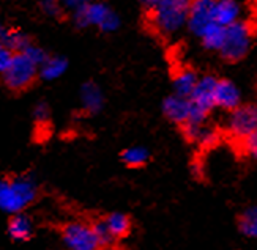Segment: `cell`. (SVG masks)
<instances>
[{
	"label": "cell",
	"mask_w": 257,
	"mask_h": 250,
	"mask_svg": "<svg viewBox=\"0 0 257 250\" xmlns=\"http://www.w3.org/2000/svg\"><path fill=\"white\" fill-rule=\"evenodd\" d=\"M41 195V186L33 172L7 173L0 176V212L7 217L29 211Z\"/></svg>",
	"instance_id": "6da1fadb"
},
{
	"label": "cell",
	"mask_w": 257,
	"mask_h": 250,
	"mask_svg": "<svg viewBox=\"0 0 257 250\" xmlns=\"http://www.w3.org/2000/svg\"><path fill=\"white\" fill-rule=\"evenodd\" d=\"M191 0H161L149 11V24L160 37H172L188 26Z\"/></svg>",
	"instance_id": "7a4b0ae2"
},
{
	"label": "cell",
	"mask_w": 257,
	"mask_h": 250,
	"mask_svg": "<svg viewBox=\"0 0 257 250\" xmlns=\"http://www.w3.org/2000/svg\"><path fill=\"white\" fill-rule=\"evenodd\" d=\"M40 82V65L24 52H15L13 60L0 74V84L8 93L24 95Z\"/></svg>",
	"instance_id": "3957f363"
},
{
	"label": "cell",
	"mask_w": 257,
	"mask_h": 250,
	"mask_svg": "<svg viewBox=\"0 0 257 250\" xmlns=\"http://www.w3.org/2000/svg\"><path fill=\"white\" fill-rule=\"evenodd\" d=\"M68 18L76 29L85 30L93 27L98 32L106 33V35L115 33L121 26V19L118 13L109 4L103 2V0H92L84 8L70 15Z\"/></svg>",
	"instance_id": "277c9868"
},
{
	"label": "cell",
	"mask_w": 257,
	"mask_h": 250,
	"mask_svg": "<svg viewBox=\"0 0 257 250\" xmlns=\"http://www.w3.org/2000/svg\"><path fill=\"white\" fill-rule=\"evenodd\" d=\"M254 40V27L246 21H237L226 27L224 43L219 49V57L226 62H240L248 55Z\"/></svg>",
	"instance_id": "5b68a950"
},
{
	"label": "cell",
	"mask_w": 257,
	"mask_h": 250,
	"mask_svg": "<svg viewBox=\"0 0 257 250\" xmlns=\"http://www.w3.org/2000/svg\"><path fill=\"white\" fill-rule=\"evenodd\" d=\"M218 77L205 74L199 76V81L193 90L191 96V117L186 124H202L208 121V115L211 110L216 109L215 106V87ZM185 126V124H183Z\"/></svg>",
	"instance_id": "8992f818"
},
{
	"label": "cell",
	"mask_w": 257,
	"mask_h": 250,
	"mask_svg": "<svg viewBox=\"0 0 257 250\" xmlns=\"http://www.w3.org/2000/svg\"><path fill=\"white\" fill-rule=\"evenodd\" d=\"M60 241L70 250H98L101 248L99 239L92 223L82 220H71L62 225Z\"/></svg>",
	"instance_id": "52a82bcc"
},
{
	"label": "cell",
	"mask_w": 257,
	"mask_h": 250,
	"mask_svg": "<svg viewBox=\"0 0 257 250\" xmlns=\"http://www.w3.org/2000/svg\"><path fill=\"white\" fill-rule=\"evenodd\" d=\"M226 132L232 139L241 142L257 129V106L240 104L237 109L229 112L226 118Z\"/></svg>",
	"instance_id": "ba28073f"
},
{
	"label": "cell",
	"mask_w": 257,
	"mask_h": 250,
	"mask_svg": "<svg viewBox=\"0 0 257 250\" xmlns=\"http://www.w3.org/2000/svg\"><path fill=\"white\" fill-rule=\"evenodd\" d=\"M7 237L11 242H29L37 233V223L29 211H21L8 215L5 225Z\"/></svg>",
	"instance_id": "9c48e42d"
},
{
	"label": "cell",
	"mask_w": 257,
	"mask_h": 250,
	"mask_svg": "<svg viewBox=\"0 0 257 250\" xmlns=\"http://www.w3.org/2000/svg\"><path fill=\"white\" fill-rule=\"evenodd\" d=\"M211 24H215V0H191L186 29L199 38Z\"/></svg>",
	"instance_id": "30bf717a"
},
{
	"label": "cell",
	"mask_w": 257,
	"mask_h": 250,
	"mask_svg": "<svg viewBox=\"0 0 257 250\" xmlns=\"http://www.w3.org/2000/svg\"><path fill=\"white\" fill-rule=\"evenodd\" d=\"M79 106L85 115H98L106 106L103 88L95 81H87L79 87Z\"/></svg>",
	"instance_id": "8fae6325"
},
{
	"label": "cell",
	"mask_w": 257,
	"mask_h": 250,
	"mask_svg": "<svg viewBox=\"0 0 257 250\" xmlns=\"http://www.w3.org/2000/svg\"><path fill=\"white\" fill-rule=\"evenodd\" d=\"M163 115L174 124L178 126H183L188 123L189 117H191V99L172 93L167 98H164L163 104H161Z\"/></svg>",
	"instance_id": "7c38bea8"
},
{
	"label": "cell",
	"mask_w": 257,
	"mask_h": 250,
	"mask_svg": "<svg viewBox=\"0 0 257 250\" xmlns=\"http://www.w3.org/2000/svg\"><path fill=\"white\" fill-rule=\"evenodd\" d=\"M182 128H183L185 137L189 142L197 143L200 148H205V150L213 148L221 139L219 131L213 126H208V121L202 124H185Z\"/></svg>",
	"instance_id": "4fadbf2b"
},
{
	"label": "cell",
	"mask_w": 257,
	"mask_h": 250,
	"mask_svg": "<svg viewBox=\"0 0 257 250\" xmlns=\"http://www.w3.org/2000/svg\"><path fill=\"white\" fill-rule=\"evenodd\" d=\"M241 104L240 88L229 79H218L215 87V106L226 112L237 109Z\"/></svg>",
	"instance_id": "5bb4252c"
},
{
	"label": "cell",
	"mask_w": 257,
	"mask_h": 250,
	"mask_svg": "<svg viewBox=\"0 0 257 250\" xmlns=\"http://www.w3.org/2000/svg\"><path fill=\"white\" fill-rule=\"evenodd\" d=\"M70 68V60L62 54H49L48 59L40 65V82H57Z\"/></svg>",
	"instance_id": "9a60e30c"
},
{
	"label": "cell",
	"mask_w": 257,
	"mask_h": 250,
	"mask_svg": "<svg viewBox=\"0 0 257 250\" xmlns=\"http://www.w3.org/2000/svg\"><path fill=\"white\" fill-rule=\"evenodd\" d=\"M241 18V5L238 0H215V22L222 27L235 24Z\"/></svg>",
	"instance_id": "2e32d148"
},
{
	"label": "cell",
	"mask_w": 257,
	"mask_h": 250,
	"mask_svg": "<svg viewBox=\"0 0 257 250\" xmlns=\"http://www.w3.org/2000/svg\"><path fill=\"white\" fill-rule=\"evenodd\" d=\"M104 222L107 225L109 233L112 234L115 241L125 239V237L131 233V219L125 212H110L104 215Z\"/></svg>",
	"instance_id": "e0dca14e"
},
{
	"label": "cell",
	"mask_w": 257,
	"mask_h": 250,
	"mask_svg": "<svg viewBox=\"0 0 257 250\" xmlns=\"http://www.w3.org/2000/svg\"><path fill=\"white\" fill-rule=\"evenodd\" d=\"M197 81H199L197 73H194L193 70H189V68H183V70L177 71L174 74V79H172L174 93L189 98L193 93L196 84H197Z\"/></svg>",
	"instance_id": "ac0fdd59"
},
{
	"label": "cell",
	"mask_w": 257,
	"mask_h": 250,
	"mask_svg": "<svg viewBox=\"0 0 257 250\" xmlns=\"http://www.w3.org/2000/svg\"><path fill=\"white\" fill-rule=\"evenodd\" d=\"M150 150L141 145H133L128 146L120 153V161L123 162L128 168H141L147 165L150 161Z\"/></svg>",
	"instance_id": "d6986e66"
},
{
	"label": "cell",
	"mask_w": 257,
	"mask_h": 250,
	"mask_svg": "<svg viewBox=\"0 0 257 250\" xmlns=\"http://www.w3.org/2000/svg\"><path fill=\"white\" fill-rule=\"evenodd\" d=\"M224 33H226V27H222L219 24H211L210 27H207L202 33H200V43L207 51L211 52H219L222 43H224Z\"/></svg>",
	"instance_id": "ffe728a7"
},
{
	"label": "cell",
	"mask_w": 257,
	"mask_h": 250,
	"mask_svg": "<svg viewBox=\"0 0 257 250\" xmlns=\"http://www.w3.org/2000/svg\"><path fill=\"white\" fill-rule=\"evenodd\" d=\"M32 121L38 131H46L44 128L51 126L52 121V109L46 99H38L32 107Z\"/></svg>",
	"instance_id": "44dd1931"
},
{
	"label": "cell",
	"mask_w": 257,
	"mask_h": 250,
	"mask_svg": "<svg viewBox=\"0 0 257 250\" xmlns=\"http://www.w3.org/2000/svg\"><path fill=\"white\" fill-rule=\"evenodd\" d=\"M238 230L249 239H257V206H249L238 215Z\"/></svg>",
	"instance_id": "7402d4cb"
},
{
	"label": "cell",
	"mask_w": 257,
	"mask_h": 250,
	"mask_svg": "<svg viewBox=\"0 0 257 250\" xmlns=\"http://www.w3.org/2000/svg\"><path fill=\"white\" fill-rule=\"evenodd\" d=\"M37 10L43 18L51 21H63L68 16L60 0H37Z\"/></svg>",
	"instance_id": "603a6c76"
},
{
	"label": "cell",
	"mask_w": 257,
	"mask_h": 250,
	"mask_svg": "<svg viewBox=\"0 0 257 250\" xmlns=\"http://www.w3.org/2000/svg\"><path fill=\"white\" fill-rule=\"evenodd\" d=\"M35 41L29 32L22 29H13L11 27L8 32V37L5 38V43L13 49V52H26L30 44Z\"/></svg>",
	"instance_id": "cb8c5ba5"
},
{
	"label": "cell",
	"mask_w": 257,
	"mask_h": 250,
	"mask_svg": "<svg viewBox=\"0 0 257 250\" xmlns=\"http://www.w3.org/2000/svg\"><path fill=\"white\" fill-rule=\"evenodd\" d=\"M92 225H93L95 233H96L98 239H99V244H101V248H110V247H114V244L117 241L112 237V234L109 233L107 225L104 222V217L96 219L95 222H92Z\"/></svg>",
	"instance_id": "d4e9b609"
},
{
	"label": "cell",
	"mask_w": 257,
	"mask_h": 250,
	"mask_svg": "<svg viewBox=\"0 0 257 250\" xmlns=\"http://www.w3.org/2000/svg\"><path fill=\"white\" fill-rule=\"evenodd\" d=\"M24 54H27L32 60H35L38 65H41L44 60L48 59V55L51 54L46 48H43L40 43H37V41H33L30 46L27 48V51L24 52Z\"/></svg>",
	"instance_id": "484cf974"
},
{
	"label": "cell",
	"mask_w": 257,
	"mask_h": 250,
	"mask_svg": "<svg viewBox=\"0 0 257 250\" xmlns=\"http://www.w3.org/2000/svg\"><path fill=\"white\" fill-rule=\"evenodd\" d=\"M241 150L248 157L257 161V129L249 134L246 139L241 140Z\"/></svg>",
	"instance_id": "4316f807"
},
{
	"label": "cell",
	"mask_w": 257,
	"mask_h": 250,
	"mask_svg": "<svg viewBox=\"0 0 257 250\" xmlns=\"http://www.w3.org/2000/svg\"><path fill=\"white\" fill-rule=\"evenodd\" d=\"M13 55H15L13 49L5 41H0V74L8 68V65L13 60Z\"/></svg>",
	"instance_id": "83f0119b"
},
{
	"label": "cell",
	"mask_w": 257,
	"mask_h": 250,
	"mask_svg": "<svg viewBox=\"0 0 257 250\" xmlns=\"http://www.w3.org/2000/svg\"><path fill=\"white\" fill-rule=\"evenodd\" d=\"M65 11L70 15L76 13V11H79L81 8H84L88 2H92V0H60Z\"/></svg>",
	"instance_id": "f1b7e54d"
},
{
	"label": "cell",
	"mask_w": 257,
	"mask_h": 250,
	"mask_svg": "<svg viewBox=\"0 0 257 250\" xmlns=\"http://www.w3.org/2000/svg\"><path fill=\"white\" fill-rule=\"evenodd\" d=\"M139 2H141V5H142L145 10H147V13H149V11H152L156 5H158V4L161 2V0H139Z\"/></svg>",
	"instance_id": "f546056e"
},
{
	"label": "cell",
	"mask_w": 257,
	"mask_h": 250,
	"mask_svg": "<svg viewBox=\"0 0 257 250\" xmlns=\"http://www.w3.org/2000/svg\"><path fill=\"white\" fill-rule=\"evenodd\" d=\"M11 27H8L5 22L0 19V41H5V38L8 37V32H10Z\"/></svg>",
	"instance_id": "4dcf8cb0"
}]
</instances>
